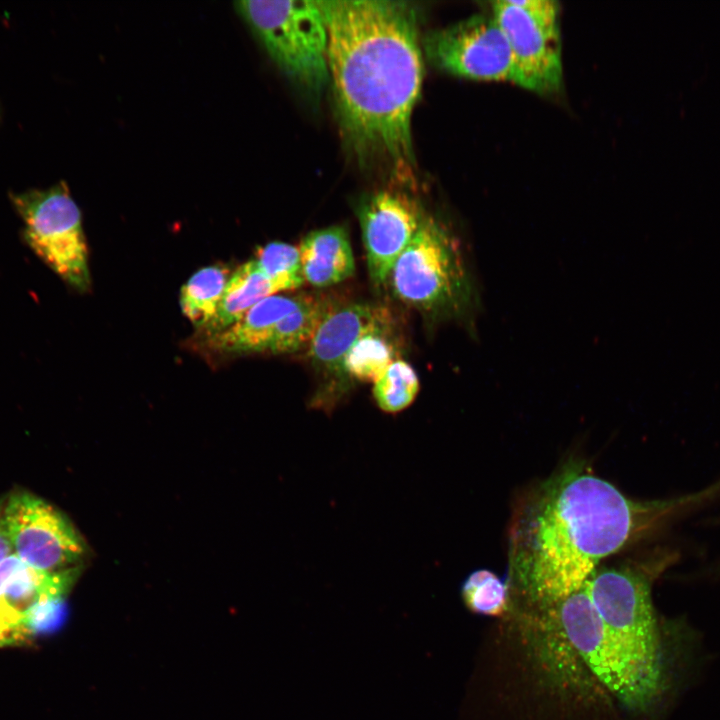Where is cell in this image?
<instances>
[{
  "label": "cell",
  "mask_w": 720,
  "mask_h": 720,
  "mask_svg": "<svg viewBox=\"0 0 720 720\" xmlns=\"http://www.w3.org/2000/svg\"><path fill=\"white\" fill-rule=\"evenodd\" d=\"M12 553L13 549L3 517L2 505H0V561Z\"/></svg>",
  "instance_id": "cell-24"
},
{
  "label": "cell",
  "mask_w": 720,
  "mask_h": 720,
  "mask_svg": "<svg viewBox=\"0 0 720 720\" xmlns=\"http://www.w3.org/2000/svg\"><path fill=\"white\" fill-rule=\"evenodd\" d=\"M387 331L371 332L361 337L347 352L342 374L360 382H374L395 361V349Z\"/></svg>",
  "instance_id": "cell-19"
},
{
  "label": "cell",
  "mask_w": 720,
  "mask_h": 720,
  "mask_svg": "<svg viewBox=\"0 0 720 720\" xmlns=\"http://www.w3.org/2000/svg\"><path fill=\"white\" fill-rule=\"evenodd\" d=\"M419 379L414 369L403 360L393 361L373 382V396L377 406L389 414L409 407L419 391Z\"/></svg>",
  "instance_id": "cell-20"
},
{
  "label": "cell",
  "mask_w": 720,
  "mask_h": 720,
  "mask_svg": "<svg viewBox=\"0 0 720 720\" xmlns=\"http://www.w3.org/2000/svg\"><path fill=\"white\" fill-rule=\"evenodd\" d=\"M255 261L264 274L284 283L289 290L296 289L305 282L299 248L294 245L271 242L260 249Z\"/></svg>",
  "instance_id": "cell-22"
},
{
  "label": "cell",
  "mask_w": 720,
  "mask_h": 720,
  "mask_svg": "<svg viewBox=\"0 0 720 720\" xmlns=\"http://www.w3.org/2000/svg\"><path fill=\"white\" fill-rule=\"evenodd\" d=\"M388 312L368 303H350L330 308L320 322L308 348V356L317 367L342 373V362L351 347L364 335L388 331Z\"/></svg>",
  "instance_id": "cell-12"
},
{
  "label": "cell",
  "mask_w": 720,
  "mask_h": 720,
  "mask_svg": "<svg viewBox=\"0 0 720 720\" xmlns=\"http://www.w3.org/2000/svg\"><path fill=\"white\" fill-rule=\"evenodd\" d=\"M640 501L584 465L547 479L520 505L510 528V583L549 609L583 587L600 561L716 493Z\"/></svg>",
  "instance_id": "cell-1"
},
{
  "label": "cell",
  "mask_w": 720,
  "mask_h": 720,
  "mask_svg": "<svg viewBox=\"0 0 720 720\" xmlns=\"http://www.w3.org/2000/svg\"><path fill=\"white\" fill-rule=\"evenodd\" d=\"M309 295L275 294L254 305L237 322L209 336V347L223 354L268 351L278 323L300 307Z\"/></svg>",
  "instance_id": "cell-14"
},
{
  "label": "cell",
  "mask_w": 720,
  "mask_h": 720,
  "mask_svg": "<svg viewBox=\"0 0 720 720\" xmlns=\"http://www.w3.org/2000/svg\"><path fill=\"white\" fill-rule=\"evenodd\" d=\"M422 48L431 64L449 74L515 83L510 46L491 13H477L429 32Z\"/></svg>",
  "instance_id": "cell-9"
},
{
  "label": "cell",
  "mask_w": 720,
  "mask_h": 720,
  "mask_svg": "<svg viewBox=\"0 0 720 720\" xmlns=\"http://www.w3.org/2000/svg\"><path fill=\"white\" fill-rule=\"evenodd\" d=\"M298 248L302 276L312 286H332L354 274L352 247L342 226L312 231L302 239Z\"/></svg>",
  "instance_id": "cell-15"
},
{
  "label": "cell",
  "mask_w": 720,
  "mask_h": 720,
  "mask_svg": "<svg viewBox=\"0 0 720 720\" xmlns=\"http://www.w3.org/2000/svg\"><path fill=\"white\" fill-rule=\"evenodd\" d=\"M227 274L223 267H205L182 287V312L196 327L205 329L215 317L228 282Z\"/></svg>",
  "instance_id": "cell-17"
},
{
  "label": "cell",
  "mask_w": 720,
  "mask_h": 720,
  "mask_svg": "<svg viewBox=\"0 0 720 720\" xmlns=\"http://www.w3.org/2000/svg\"><path fill=\"white\" fill-rule=\"evenodd\" d=\"M359 222L372 283L381 287L399 256L417 233L425 215L405 193L381 190L359 208Z\"/></svg>",
  "instance_id": "cell-11"
},
{
  "label": "cell",
  "mask_w": 720,
  "mask_h": 720,
  "mask_svg": "<svg viewBox=\"0 0 720 720\" xmlns=\"http://www.w3.org/2000/svg\"><path fill=\"white\" fill-rule=\"evenodd\" d=\"M2 510L13 553L25 564L45 571L80 567L85 544L70 521L48 502L18 492Z\"/></svg>",
  "instance_id": "cell-10"
},
{
  "label": "cell",
  "mask_w": 720,
  "mask_h": 720,
  "mask_svg": "<svg viewBox=\"0 0 720 720\" xmlns=\"http://www.w3.org/2000/svg\"><path fill=\"white\" fill-rule=\"evenodd\" d=\"M674 560L669 553L646 566L595 570L583 585L605 626L661 696L667 666L651 584Z\"/></svg>",
  "instance_id": "cell-3"
},
{
  "label": "cell",
  "mask_w": 720,
  "mask_h": 720,
  "mask_svg": "<svg viewBox=\"0 0 720 720\" xmlns=\"http://www.w3.org/2000/svg\"><path fill=\"white\" fill-rule=\"evenodd\" d=\"M398 299L439 317H459L475 304V288L461 247L448 228L425 216L389 279Z\"/></svg>",
  "instance_id": "cell-4"
},
{
  "label": "cell",
  "mask_w": 720,
  "mask_h": 720,
  "mask_svg": "<svg viewBox=\"0 0 720 720\" xmlns=\"http://www.w3.org/2000/svg\"><path fill=\"white\" fill-rule=\"evenodd\" d=\"M286 290L289 289L284 283L264 274L255 259L248 261L228 280L218 311L204 330L208 336L218 333L237 322L264 298Z\"/></svg>",
  "instance_id": "cell-16"
},
{
  "label": "cell",
  "mask_w": 720,
  "mask_h": 720,
  "mask_svg": "<svg viewBox=\"0 0 720 720\" xmlns=\"http://www.w3.org/2000/svg\"><path fill=\"white\" fill-rule=\"evenodd\" d=\"M465 606L484 616H503L509 609L510 588L487 569L472 572L461 587Z\"/></svg>",
  "instance_id": "cell-21"
},
{
  "label": "cell",
  "mask_w": 720,
  "mask_h": 720,
  "mask_svg": "<svg viewBox=\"0 0 720 720\" xmlns=\"http://www.w3.org/2000/svg\"><path fill=\"white\" fill-rule=\"evenodd\" d=\"M9 196L22 221L24 243L68 285L87 291L91 278L82 216L67 185L60 182Z\"/></svg>",
  "instance_id": "cell-6"
},
{
  "label": "cell",
  "mask_w": 720,
  "mask_h": 720,
  "mask_svg": "<svg viewBox=\"0 0 720 720\" xmlns=\"http://www.w3.org/2000/svg\"><path fill=\"white\" fill-rule=\"evenodd\" d=\"M235 7L283 73L312 94L323 90L328 32L317 1L244 0Z\"/></svg>",
  "instance_id": "cell-5"
},
{
  "label": "cell",
  "mask_w": 720,
  "mask_h": 720,
  "mask_svg": "<svg viewBox=\"0 0 720 720\" xmlns=\"http://www.w3.org/2000/svg\"><path fill=\"white\" fill-rule=\"evenodd\" d=\"M79 568L45 571L21 561L14 553L0 561V602L23 618L60 605L79 575Z\"/></svg>",
  "instance_id": "cell-13"
},
{
  "label": "cell",
  "mask_w": 720,
  "mask_h": 720,
  "mask_svg": "<svg viewBox=\"0 0 720 720\" xmlns=\"http://www.w3.org/2000/svg\"><path fill=\"white\" fill-rule=\"evenodd\" d=\"M333 306L328 299L309 296L297 309L278 323L268 351L293 353L308 346L320 322Z\"/></svg>",
  "instance_id": "cell-18"
},
{
  "label": "cell",
  "mask_w": 720,
  "mask_h": 720,
  "mask_svg": "<svg viewBox=\"0 0 720 720\" xmlns=\"http://www.w3.org/2000/svg\"><path fill=\"white\" fill-rule=\"evenodd\" d=\"M548 610L569 646L622 704L645 711L661 698L605 626L583 587Z\"/></svg>",
  "instance_id": "cell-7"
},
{
  "label": "cell",
  "mask_w": 720,
  "mask_h": 720,
  "mask_svg": "<svg viewBox=\"0 0 720 720\" xmlns=\"http://www.w3.org/2000/svg\"><path fill=\"white\" fill-rule=\"evenodd\" d=\"M491 14L510 46L515 83L553 94L563 82L560 4L555 0H497Z\"/></svg>",
  "instance_id": "cell-8"
},
{
  "label": "cell",
  "mask_w": 720,
  "mask_h": 720,
  "mask_svg": "<svg viewBox=\"0 0 720 720\" xmlns=\"http://www.w3.org/2000/svg\"><path fill=\"white\" fill-rule=\"evenodd\" d=\"M340 130L361 163L414 167L411 119L423 83L417 8L406 1H317Z\"/></svg>",
  "instance_id": "cell-2"
},
{
  "label": "cell",
  "mask_w": 720,
  "mask_h": 720,
  "mask_svg": "<svg viewBox=\"0 0 720 720\" xmlns=\"http://www.w3.org/2000/svg\"><path fill=\"white\" fill-rule=\"evenodd\" d=\"M31 638L23 616L0 602V647L22 645Z\"/></svg>",
  "instance_id": "cell-23"
}]
</instances>
